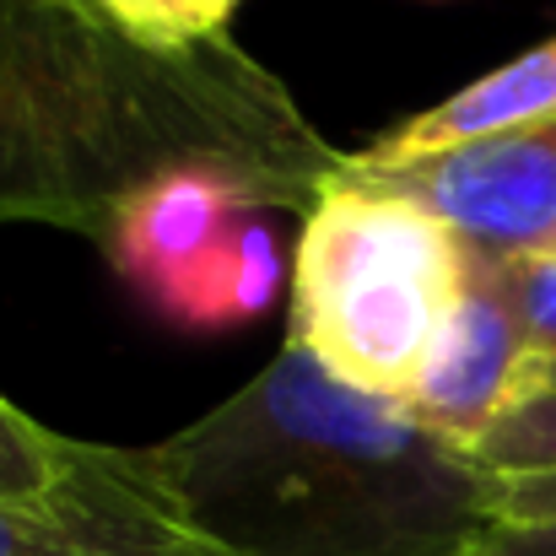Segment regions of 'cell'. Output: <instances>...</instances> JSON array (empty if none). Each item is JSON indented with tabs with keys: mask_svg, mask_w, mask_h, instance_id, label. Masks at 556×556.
Returning <instances> with one entry per match:
<instances>
[{
	"mask_svg": "<svg viewBox=\"0 0 556 556\" xmlns=\"http://www.w3.org/2000/svg\"><path fill=\"white\" fill-rule=\"evenodd\" d=\"M254 211H270L254 185L222 168H179L119 211L103 254L185 325L254 319L281 281L276 238Z\"/></svg>",
	"mask_w": 556,
	"mask_h": 556,
	"instance_id": "277c9868",
	"label": "cell"
},
{
	"mask_svg": "<svg viewBox=\"0 0 556 556\" xmlns=\"http://www.w3.org/2000/svg\"><path fill=\"white\" fill-rule=\"evenodd\" d=\"M492 481H530V476H556V394L525 400L508 410L470 454Z\"/></svg>",
	"mask_w": 556,
	"mask_h": 556,
	"instance_id": "8fae6325",
	"label": "cell"
},
{
	"mask_svg": "<svg viewBox=\"0 0 556 556\" xmlns=\"http://www.w3.org/2000/svg\"><path fill=\"white\" fill-rule=\"evenodd\" d=\"M492 270H497L503 298H508V308L519 319V336H525V400L556 394V254L492 260Z\"/></svg>",
	"mask_w": 556,
	"mask_h": 556,
	"instance_id": "30bf717a",
	"label": "cell"
},
{
	"mask_svg": "<svg viewBox=\"0 0 556 556\" xmlns=\"http://www.w3.org/2000/svg\"><path fill=\"white\" fill-rule=\"evenodd\" d=\"M470 276L465 238L427 205L336 174L303 211L287 346L336 383L405 405Z\"/></svg>",
	"mask_w": 556,
	"mask_h": 556,
	"instance_id": "3957f363",
	"label": "cell"
},
{
	"mask_svg": "<svg viewBox=\"0 0 556 556\" xmlns=\"http://www.w3.org/2000/svg\"><path fill=\"white\" fill-rule=\"evenodd\" d=\"M341 174L427 205L486 260L556 254V119L394 168H357L346 157Z\"/></svg>",
	"mask_w": 556,
	"mask_h": 556,
	"instance_id": "5b68a950",
	"label": "cell"
},
{
	"mask_svg": "<svg viewBox=\"0 0 556 556\" xmlns=\"http://www.w3.org/2000/svg\"><path fill=\"white\" fill-rule=\"evenodd\" d=\"M125 33L157 49H194L232 33V11L243 0H98Z\"/></svg>",
	"mask_w": 556,
	"mask_h": 556,
	"instance_id": "7c38bea8",
	"label": "cell"
},
{
	"mask_svg": "<svg viewBox=\"0 0 556 556\" xmlns=\"http://www.w3.org/2000/svg\"><path fill=\"white\" fill-rule=\"evenodd\" d=\"M141 459L238 556H470L492 530L497 481L465 448L292 346Z\"/></svg>",
	"mask_w": 556,
	"mask_h": 556,
	"instance_id": "7a4b0ae2",
	"label": "cell"
},
{
	"mask_svg": "<svg viewBox=\"0 0 556 556\" xmlns=\"http://www.w3.org/2000/svg\"><path fill=\"white\" fill-rule=\"evenodd\" d=\"M179 168H222L270 211H308L346 152L232 33L157 49L98 0H0V227L103 249L119 211Z\"/></svg>",
	"mask_w": 556,
	"mask_h": 556,
	"instance_id": "6da1fadb",
	"label": "cell"
},
{
	"mask_svg": "<svg viewBox=\"0 0 556 556\" xmlns=\"http://www.w3.org/2000/svg\"><path fill=\"white\" fill-rule=\"evenodd\" d=\"M492 525H556V476L497 481V492H492Z\"/></svg>",
	"mask_w": 556,
	"mask_h": 556,
	"instance_id": "4fadbf2b",
	"label": "cell"
},
{
	"mask_svg": "<svg viewBox=\"0 0 556 556\" xmlns=\"http://www.w3.org/2000/svg\"><path fill=\"white\" fill-rule=\"evenodd\" d=\"M81 465V443L49 432L0 394V503H49Z\"/></svg>",
	"mask_w": 556,
	"mask_h": 556,
	"instance_id": "9c48e42d",
	"label": "cell"
},
{
	"mask_svg": "<svg viewBox=\"0 0 556 556\" xmlns=\"http://www.w3.org/2000/svg\"><path fill=\"white\" fill-rule=\"evenodd\" d=\"M0 556H238L200 530L147 476L141 448L81 443V465L49 503H0Z\"/></svg>",
	"mask_w": 556,
	"mask_h": 556,
	"instance_id": "8992f818",
	"label": "cell"
},
{
	"mask_svg": "<svg viewBox=\"0 0 556 556\" xmlns=\"http://www.w3.org/2000/svg\"><path fill=\"white\" fill-rule=\"evenodd\" d=\"M556 119V38L525 49L519 60L486 71L481 81L459 87L454 98H443L438 109L383 130L372 147L352 152L357 168H394V163H416V157H438V152H459L476 141H497L530 125Z\"/></svg>",
	"mask_w": 556,
	"mask_h": 556,
	"instance_id": "ba28073f",
	"label": "cell"
},
{
	"mask_svg": "<svg viewBox=\"0 0 556 556\" xmlns=\"http://www.w3.org/2000/svg\"><path fill=\"white\" fill-rule=\"evenodd\" d=\"M470 556H556V525H492Z\"/></svg>",
	"mask_w": 556,
	"mask_h": 556,
	"instance_id": "5bb4252c",
	"label": "cell"
},
{
	"mask_svg": "<svg viewBox=\"0 0 556 556\" xmlns=\"http://www.w3.org/2000/svg\"><path fill=\"white\" fill-rule=\"evenodd\" d=\"M525 400V336L503 298L492 260L470 249V276L454 319L443 325L405 410L443 443L476 454V443Z\"/></svg>",
	"mask_w": 556,
	"mask_h": 556,
	"instance_id": "52a82bcc",
	"label": "cell"
}]
</instances>
